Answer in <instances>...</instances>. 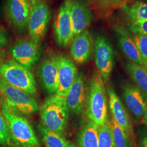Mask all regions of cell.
I'll use <instances>...</instances> for the list:
<instances>
[{
	"label": "cell",
	"instance_id": "cell-1",
	"mask_svg": "<svg viewBox=\"0 0 147 147\" xmlns=\"http://www.w3.org/2000/svg\"><path fill=\"white\" fill-rule=\"evenodd\" d=\"M104 81L98 71L93 74L87 92L85 113L89 121L98 126L108 119V106Z\"/></svg>",
	"mask_w": 147,
	"mask_h": 147
},
{
	"label": "cell",
	"instance_id": "cell-2",
	"mask_svg": "<svg viewBox=\"0 0 147 147\" xmlns=\"http://www.w3.org/2000/svg\"><path fill=\"white\" fill-rule=\"evenodd\" d=\"M1 112L7 122L11 138L19 147H38L39 141L26 119L11 109L7 104Z\"/></svg>",
	"mask_w": 147,
	"mask_h": 147
},
{
	"label": "cell",
	"instance_id": "cell-3",
	"mask_svg": "<svg viewBox=\"0 0 147 147\" xmlns=\"http://www.w3.org/2000/svg\"><path fill=\"white\" fill-rule=\"evenodd\" d=\"M69 110L66 98L55 94L47 98L40 110L44 126L47 129L62 134L65 129Z\"/></svg>",
	"mask_w": 147,
	"mask_h": 147
},
{
	"label": "cell",
	"instance_id": "cell-4",
	"mask_svg": "<svg viewBox=\"0 0 147 147\" xmlns=\"http://www.w3.org/2000/svg\"><path fill=\"white\" fill-rule=\"evenodd\" d=\"M0 76L8 84L31 95L36 93L34 78L30 70L14 59L2 63Z\"/></svg>",
	"mask_w": 147,
	"mask_h": 147
},
{
	"label": "cell",
	"instance_id": "cell-5",
	"mask_svg": "<svg viewBox=\"0 0 147 147\" xmlns=\"http://www.w3.org/2000/svg\"><path fill=\"white\" fill-rule=\"evenodd\" d=\"M0 90L5 97L7 105L16 112L31 115L39 110L37 101L31 95L8 84L1 78Z\"/></svg>",
	"mask_w": 147,
	"mask_h": 147
},
{
	"label": "cell",
	"instance_id": "cell-6",
	"mask_svg": "<svg viewBox=\"0 0 147 147\" xmlns=\"http://www.w3.org/2000/svg\"><path fill=\"white\" fill-rule=\"evenodd\" d=\"M50 19L49 7L44 0H40L31 7L27 28L32 40L39 43L47 31Z\"/></svg>",
	"mask_w": 147,
	"mask_h": 147
},
{
	"label": "cell",
	"instance_id": "cell-7",
	"mask_svg": "<svg viewBox=\"0 0 147 147\" xmlns=\"http://www.w3.org/2000/svg\"><path fill=\"white\" fill-rule=\"evenodd\" d=\"M94 55L96 67L104 83H107L115 66V53L110 42L104 36L95 37Z\"/></svg>",
	"mask_w": 147,
	"mask_h": 147
},
{
	"label": "cell",
	"instance_id": "cell-8",
	"mask_svg": "<svg viewBox=\"0 0 147 147\" xmlns=\"http://www.w3.org/2000/svg\"><path fill=\"white\" fill-rule=\"evenodd\" d=\"M109 95V104L112 118L121 127L131 142L133 147H135V135L131 119L124 105L121 102L112 87L107 88Z\"/></svg>",
	"mask_w": 147,
	"mask_h": 147
},
{
	"label": "cell",
	"instance_id": "cell-9",
	"mask_svg": "<svg viewBox=\"0 0 147 147\" xmlns=\"http://www.w3.org/2000/svg\"><path fill=\"white\" fill-rule=\"evenodd\" d=\"M56 40L61 47H65L73 38L70 17V0H64L61 5L53 24Z\"/></svg>",
	"mask_w": 147,
	"mask_h": 147
},
{
	"label": "cell",
	"instance_id": "cell-10",
	"mask_svg": "<svg viewBox=\"0 0 147 147\" xmlns=\"http://www.w3.org/2000/svg\"><path fill=\"white\" fill-rule=\"evenodd\" d=\"M122 96L127 109L135 120L141 121L146 110V96L136 84L125 83L123 86Z\"/></svg>",
	"mask_w": 147,
	"mask_h": 147
},
{
	"label": "cell",
	"instance_id": "cell-11",
	"mask_svg": "<svg viewBox=\"0 0 147 147\" xmlns=\"http://www.w3.org/2000/svg\"><path fill=\"white\" fill-rule=\"evenodd\" d=\"M11 53L16 62L29 70L40 56L38 43L31 39L18 41L11 47Z\"/></svg>",
	"mask_w": 147,
	"mask_h": 147
},
{
	"label": "cell",
	"instance_id": "cell-12",
	"mask_svg": "<svg viewBox=\"0 0 147 147\" xmlns=\"http://www.w3.org/2000/svg\"><path fill=\"white\" fill-rule=\"evenodd\" d=\"M5 9L11 25L18 31H25L31 9L28 0H7Z\"/></svg>",
	"mask_w": 147,
	"mask_h": 147
},
{
	"label": "cell",
	"instance_id": "cell-13",
	"mask_svg": "<svg viewBox=\"0 0 147 147\" xmlns=\"http://www.w3.org/2000/svg\"><path fill=\"white\" fill-rule=\"evenodd\" d=\"M58 86L56 94L66 98L78 76L73 62L65 55L58 56Z\"/></svg>",
	"mask_w": 147,
	"mask_h": 147
},
{
	"label": "cell",
	"instance_id": "cell-14",
	"mask_svg": "<svg viewBox=\"0 0 147 147\" xmlns=\"http://www.w3.org/2000/svg\"><path fill=\"white\" fill-rule=\"evenodd\" d=\"M70 17L73 36L89 26L93 15L87 5L80 0H70Z\"/></svg>",
	"mask_w": 147,
	"mask_h": 147
},
{
	"label": "cell",
	"instance_id": "cell-15",
	"mask_svg": "<svg viewBox=\"0 0 147 147\" xmlns=\"http://www.w3.org/2000/svg\"><path fill=\"white\" fill-rule=\"evenodd\" d=\"M86 96L84 77L82 74H79L66 96L69 111L74 114H80L85 107Z\"/></svg>",
	"mask_w": 147,
	"mask_h": 147
},
{
	"label": "cell",
	"instance_id": "cell-16",
	"mask_svg": "<svg viewBox=\"0 0 147 147\" xmlns=\"http://www.w3.org/2000/svg\"><path fill=\"white\" fill-rule=\"evenodd\" d=\"M92 51V39L88 30L85 29L72 39L70 55L74 61L81 64L89 59Z\"/></svg>",
	"mask_w": 147,
	"mask_h": 147
},
{
	"label": "cell",
	"instance_id": "cell-17",
	"mask_svg": "<svg viewBox=\"0 0 147 147\" xmlns=\"http://www.w3.org/2000/svg\"><path fill=\"white\" fill-rule=\"evenodd\" d=\"M40 75L47 92L56 94L58 86V56H50L43 61L40 68Z\"/></svg>",
	"mask_w": 147,
	"mask_h": 147
},
{
	"label": "cell",
	"instance_id": "cell-18",
	"mask_svg": "<svg viewBox=\"0 0 147 147\" xmlns=\"http://www.w3.org/2000/svg\"><path fill=\"white\" fill-rule=\"evenodd\" d=\"M115 30L118 34V45L125 56L132 63L145 67L134 38L130 33L121 26L116 27Z\"/></svg>",
	"mask_w": 147,
	"mask_h": 147
},
{
	"label": "cell",
	"instance_id": "cell-19",
	"mask_svg": "<svg viewBox=\"0 0 147 147\" xmlns=\"http://www.w3.org/2000/svg\"><path fill=\"white\" fill-rule=\"evenodd\" d=\"M98 125L89 121L79 132L78 147H98Z\"/></svg>",
	"mask_w": 147,
	"mask_h": 147
},
{
	"label": "cell",
	"instance_id": "cell-20",
	"mask_svg": "<svg viewBox=\"0 0 147 147\" xmlns=\"http://www.w3.org/2000/svg\"><path fill=\"white\" fill-rule=\"evenodd\" d=\"M126 70L137 86L147 97V68L136 64L128 62Z\"/></svg>",
	"mask_w": 147,
	"mask_h": 147
},
{
	"label": "cell",
	"instance_id": "cell-21",
	"mask_svg": "<svg viewBox=\"0 0 147 147\" xmlns=\"http://www.w3.org/2000/svg\"><path fill=\"white\" fill-rule=\"evenodd\" d=\"M124 9L132 21L147 20V3L137 1L130 6H124Z\"/></svg>",
	"mask_w": 147,
	"mask_h": 147
},
{
	"label": "cell",
	"instance_id": "cell-22",
	"mask_svg": "<svg viewBox=\"0 0 147 147\" xmlns=\"http://www.w3.org/2000/svg\"><path fill=\"white\" fill-rule=\"evenodd\" d=\"M98 147H115L110 120L98 126Z\"/></svg>",
	"mask_w": 147,
	"mask_h": 147
},
{
	"label": "cell",
	"instance_id": "cell-23",
	"mask_svg": "<svg viewBox=\"0 0 147 147\" xmlns=\"http://www.w3.org/2000/svg\"><path fill=\"white\" fill-rule=\"evenodd\" d=\"M42 140L47 147H65L66 140L61 134L51 131L44 126L40 127Z\"/></svg>",
	"mask_w": 147,
	"mask_h": 147
},
{
	"label": "cell",
	"instance_id": "cell-24",
	"mask_svg": "<svg viewBox=\"0 0 147 147\" xmlns=\"http://www.w3.org/2000/svg\"><path fill=\"white\" fill-rule=\"evenodd\" d=\"M111 121L115 147H134L123 129L112 118Z\"/></svg>",
	"mask_w": 147,
	"mask_h": 147
},
{
	"label": "cell",
	"instance_id": "cell-25",
	"mask_svg": "<svg viewBox=\"0 0 147 147\" xmlns=\"http://www.w3.org/2000/svg\"><path fill=\"white\" fill-rule=\"evenodd\" d=\"M133 38L144 66L147 68V36L142 34H135Z\"/></svg>",
	"mask_w": 147,
	"mask_h": 147
},
{
	"label": "cell",
	"instance_id": "cell-26",
	"mask_svg": "<svg viewBox=\"0 0 147 147\" xmlns=\"http://www.w3.org/2000/svg\"><path fill=\"white\" fill-rule=\"evenodd\" d=\"M11 135L7 122L0 111V144L7 145L10 143Z\"/></svg>",
	"mask_w": 147,
	"mask_h": 147
},
{
	"label": "cell",
	"instance_id": "cell-27",
	"mask_svg": "<svg viewBox=\"0 0 147 147\" xmlns=\"http://www.w3.org/2000/svg\"><path fill=\"white\" fill-rule=\"evenodd\" d=\"M91 2L95 9L101 13H106L115 8L113 0H91Z\"/></svg>",
	"mask_w": 147,
	"mask_h": 147
},
{
	"label": "cell",
	"instance_id": "cell-28",
	"mask_svg": "<svg viewBox=\"0 0 147 147\" xmlns=\"http://www.w3.org/2000/svg\"><path fill=\"white\" fill-rule=\"evenodd\" d=\"M129 29V31L134 34H142L147 36V20L143 21H132Z\"/></svg>",
	"mask_w": 147,
	"mask_h": 147
},
{
	"label": "cell",
	"instance_id": "cell-29",
	"mask_svg": "<svg viewBox=\"0 0 147 147\" xmlns=\"http://www.w3.org/2000/svg\"><path fill=\"white\" fill-rule=\"evenodd\" d=\"M139 147H147V127H141L137 131Z\"/></svg>",
	"mask_w": 147,
	"mask_h": 147
},
{
	"label": "cell",
	"instance_id": "cell-30",
	"mask_svg": "<svg viewBox=\"0 0 147 147\" xmlns=\"http://www.w3.org/2000/svg\"><path fill=\"white\" fill-rule=\"evenodd\" d=\"M8 43V39L5 32L0 29V48L4 47Z\"/></svg>",
	"mask_w": 147,
	"mask_h": 147
},
{
	"label": "cell",
	"instance_id": "cell-31",
	"mask_svg": "<svg viewBox=\"0 0 147 147\" xmlns=\"http://www.w3.org/2000/svg\"><path fill=\"white\" fill-rule=\"evenodd\" d=\"M125 1V0H113V5H114L115 8L118 7H120L123 4H124Z\"/></svg>",
	"mask_w": 147,
	"mask_h": 147
},
{
	"label": "cell",
	"instance_id": "cell-32",
	"mask_svg": "<svg viewBox=\"0 0 147 147\" xmlns=\"http://www.w3.org/2000/svg\"><path fill=\"white\" fill-rule=\"evenodd\" d=\"M143 119V123L145 124L146 126L147 127V98L146 99V110L144 112V116L142 118Z\"/></svg>",
	"mask_w": 147,
	"mask_h": 147
},
{
	"label": "cell",
	"instance_id": "cell-33",
	"mask_svg": "<svg viewBox=\"0 0 147 147\" xmlns=\"http://www.w3.org/2000/svg\"><path fill=\"white\" fill-rule=\"evenodd\" d=\"M65 147H78L76 146L74 143L70 141H66Z\"/></svg>",
	"mask_w": 147,
	"mask_h": 147
},
{
	"label": "cell",
	"instance_id": "cell-34",
	"mask_svg": "<svg viewBox=\"0 0 147 147\" xmlns=\"http://www.w3.org/2000/svg\"><path fill=\"white\" fill-rule=\"evenodd\" d=\"M3 57V51L0 49V68L2 64V59Z\"/></svg>",
	"mask_w": 147,
	"mask_h": 147
},
{
	"label": "cell",
	"instance_id": "cell-35",
	"mask_svg": "<svg viewBox=\"0 0 147 147\" xmlns=\"http://www.w3.org/2000/svg\"><path fill=\"white\" fill-rule=\"evenodd\" d=\"M39 1H40V0H28V2L30 4L31 7L32 5H34L35 4H36L37 2H38Z\"/></svg>",
	"mask_w": 147,
	"mask_h": 147
},
{
	"label": "cell",
	"instance_id": "cell-36",
	"mask_svg": "<svg viewBox=\"0 0 147 147\" xmlns=\"http://www.w3.org/2000/svg\"><path fill=\"white\" fill-rule=\"evenodd\" d=\"M1 7H0V18H1Z\"/></svg>",
	"mask_w": 147,
	"mask_h": 147
},
{
	"label": "cell",
	"instance_id": "cell-37",
	"mask_svg": "<svg viewBox=\"0 0 147 147\" xmlns=\"http://www.w3.org/2000/svg\"><path fill=\"white\" fill-rule=\"evenodd\" d=\"M143 1H147V0H143Z\"/></svg>",
	"mask_w": 147,
	"mask_h": 147
},
{
	"label": "cell",
	"instance_id": "cell-38",
	"mask_svg": "<svg viewBox=\"0 0 147 147\" xmlns=\"http://www.w3.org/2000/svg\"><path fill=\"white\" fill-rule=\"evenodd\" d=\"M1 1V0H0V1Z\"/></svg>",
	"mask_w": 147,
	"mask_h": 147
}]
</instances>
